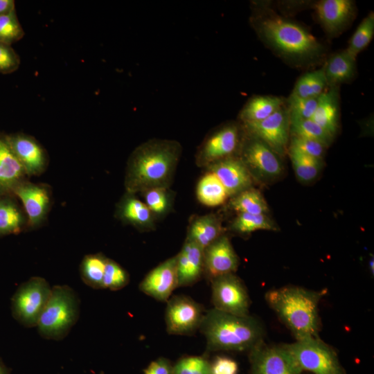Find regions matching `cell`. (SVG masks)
Here are the masks:
<instances>
[{"instance_id":"28","label":"cell","mask_w":374,"mask_h":374,"mask_svg":"<svg viewBox=\"0 0 374 374\" xmlns=\"http://www.w3.org/2000/svg\"><path fill=\"white\" fill-rule=\"evenodd\" d=\"M229 206L238 213L267 214V204L259 190L248 188L231 197Z\"/></svg>"},{"instance_id":"24","label":"cell","mask_w":374,"mask_h":374,"mask_svg":"<svg viewBox=\"0 0 374 374\" xmlns=\"http://www.w3.org/2000/svg\"><path fill=\"white\" fill-rule=\"evenodd\" d=\"M339 109L338 87H331L319 96L311 119L333 137L338 130Z\"/></svg>"},{"instance_id":"2","label":"cell","mask_w":374,"mask_h":374,"mask_svg":"<svg viewBox=\"0 0 374 374\" xmlns=\"http://www.w3.org/2000/svg\"><path fill=\"white\" fill-rule=\"evenodd\" d=\"M250 21L260 39L285 57L306 62L322 54V45L310 32L268 7H254Z\"/></svg>"},{"instance_id":"42","label":"cell","mask_w":374,"mask_h":374,"mask_svg":"<svg viewBox=\"0 0 374 374\" xmlns=\"http://www.w3.org/2000/svg\"><path fill=\"white\" fill-rule=\"evenodd\" d=\"M20 58L10 45L0 43V73H11L18 69Z\"/></svg>"},{"instance_id":"7","label":"cell","mask_w":374,"mask_h":374,"mask_svg":"<svg viewBox=\"0 0 374 374\" xmlns=\"http://www.w3.org/2000/svg\"><path fill=\"white\" fill-rule=\"evenodd\" d=\"M244 129L237 123H229L211 131L197 148L196 163L207 168L223 159L239 156L244 137Z\"/></svg>"},{"instance_id":"17","label":"cell","mask_w":374,"mask_h":374,"mask_svg":"<svg viewBox=\"0 0 374 374\" xmlns=\"http://www.w3.org/2000/svg\"><path fill=\"white\" fill-rule=\"evenodd\" d=\"M314 8L323 28L332 36L344 30L355 17V4L350 0H322Z\"/></svg>"},{"instance_id":"45","label":"cell","mask_w":374,"mask_h":374,"mask_svg":"<svg viewBox=\"0 0 374 374\" xmlns=\"http://www.w3.org/2000/svg\"><path fill=\"white\" fill-rule=\"evenodd\" d=\"M15 10V3L13 0H0V16Z\"/></svg>"},{"instance_id":"43","label":"cell","mask_w":374,"mask_h":374,"mask_svg":"<svg viewBox=\"0 0 374 374\" xmlns=\"http://www.w3.org/2000/svg\"><path fill=\"white\" fill-rule=\"evenodd\" d=\"M212 374H238V365L233 359L225 356H217L211 362Z\"/></svg>"},{"instance_id":"18","label":"cell","mask_w":374,"mask_h":374,"mask_svg":"<svg viewBox=\"0 0 374 374\" xmlns=\"http://www.w3.org/2000/svg\"><path fill=\"white\" fill-rule=\"evenodd\" d=\"M23 166L26 174H39L46 166V157L43 148L32 136L16 133L3 136Z\"/></svg>"},{"instance_id":"38","label":"cell","mask_w":374,"mask_h":374,"mask_svg":"<svg viewBox=\"0 0 374 374\" xmlns=\"http://www.w3.org/2000/svg\"><path fill=\"white\" fill-rule=\"evenodd\" d=\"M24 35V31L15 10L0 16V43L11 46Z\"/></svg>"},{"instance_id":"1","label":"cell","mask_w":374,"mask_h":374,"mask_svg":"<svg viewBox=\"0 0 374 374\" xmlns=\"http://www.w3.org/2000/svg\"><path fill=\"white\" fill-rule=\"evenodd\" d=\"M175 140L152 139L136 147L127 161L125 186L136 194L151 188H169L181 155Z\"/></svg>"},{"instance_id":"47","label":"cell","mask_w":374,"mask_h":374,"mask_svg":"<svg viewBox=\"0 0 374 374\" xmlns=\"http://www.w3.org/2000/svg\"><path fill=\"white\" fill-rule=\"evenodd\" d=\"M369 269H370L371 271H372V274H373V258L370 260Z\"/></svg>"},{"instance_id":"30","label":"cell","mask_w":374,"mask_h":374,"mask_svg":"<svg viewBox=\"0 0 374 374\" xmlns=\"http://www.w3.org/2000/svg\"><path fill=\"white\" fill-rule=\"evenodd\" d=\"M107 258L101 253L89 254L80 264V276L83 282L93 289H103V280Z\"/></svg>"},{"instance_id":"36","label":"cell","mask_w":374,"mask_h":374,"mask_svg":"<svg viewBox=\"0 0 374 374\" xmlns=\"http://www.w3.org/2000/svg\"><path fill=\"white\" fill-rule=\"evenodd\" d=\"M145 204L156 217L164 215L170 210L172 196L169 188H154L141 193Z\"/></svg>"},{"instance_id":"9","label":"cell","mask_w":374,"mask_h":374,"mask_svg":"<svg viewBox=\"0 0 374 374\" xmlns=\"http://www.w3.org/2000/svg\"><path fill=\"white\" fill-rule=\"evenodd\" d=\"M239 157L254 179L271 181L283 171L280 157L263 141L245 132Z\"/></svg>"},{"instance_id":"23","label":"cell","mask_w":374,"mask_h":374,"mask_svg":"<svg viewBox=\"0 0 374 374\" xmlns=\"http://www.w3.org/2000/svg\"><path fill=\"white\" fill-rule=\"evenodd\" d=\"M26 172L3 137H0V195L12 193Z\"/></svg>"},{"instance_id":"32","label":"cell","mask_w":374,"mask_h":374,"mask_svg":"<svg viewBox=\"0 0 374 374\" xmlns=\"http://www.w3.org/2000/svg\"><path fill=\"white\" fill-rule=\"evenodd\" d=\"M287 151L296 176L300 181L309 183L316 179L321 169V160L305 155L292 147Z\"/></svg>"},{"instance_id":"22","label":"cell","mask_w":374,"mask_h":374,"mask_svg":"<svg viewBox=\"0 0 374 374\" xmlns=\"http://www.w3.org/2000/svg\"><path fill=\"white\" fill-rule=\"evenodd\" d=\"M224 234L220 218L215 214L195 215L190 220L186 240L203 250Z\"/></svg>"},{"instance_id":"39","label":"cell","mask_w":374,"mask_h":374,"mask_svg":"<svg viewBox=\"0 0 374 374\" xmlns=\"http://www.w3.org/2000/svg\"><path fill=\"white\" fill-rule=\"evenodd\" d=\"M172 374H212L211 362L204 356H188L172 366Z\"/></svg>"},{"instance_id":"15","label":"cell","mask_w":374,"mask_h":374,"mask_svg":"<svg viewBox=\"0 0 374 374\" xmlns=\"http://www.w3.org/2000/svg\"><path fill=\"white\" fill-rule=\"evenodd\" d=\"M139 290L159 301H167L178 287L176 256L158 265L143 278Z\"/></svg>"},{"instance_id":"3","label":"cell","mask_w":374,"mask_h":374,"mask_svg":"<svg viewBox=\"0 0 374 374\" xmlns=\"http://www.w3.org/2000/svg\"><path fill=\"white\" fill-rule=\"evenodd\" d=\"M327 292V289L312 290L287 285L267 292L265 301L295 340H301L319 337V305Z\"/></svg>"},{"instance_id":"8","label":"cell","mask_w":374,"mask_h":374,"mask_svg":"<svg viewBox=\"0 0 374 374\" xmlns=\"http://www.w3.org/2000/svg\"><path fill=\"white\" fill-rule=\"evenodd\" d=\"M52 287L43 278L33 276L22 283L12 299L13 317L24 326H37Z\"/></svg>"},{"instance_id":"35","label":"cell","mask_w":374,"mask_h":374,"mask_svg":"<svg viewBox=\"0 0 374 374\" xmlns=\"http://www.w3.org/2000/svg\"><path fill=\"white\" fill-rule=\"evenodd\" d=\"M374 34V15L369 13L359 24L350 39L346 49L351 55L356 57L371 42Z\"/></svg>"},{"instance_id":"13","label":"cell","mask_w":374,"mask_h":374,"mask_svg":"<svg viewBox=\"0 0 374 374\" xmlns=\"http://www.w3.org/2000/svg\"><path fill=\"white\" fill-rule=\"evenodd\" d=\"M290 124L288 109L283 106L265 120L242 125L246 133L263 141L281 157L288 150Z\"/></svg>"},{"instance_id":"16","label":"cell","mask_w":374,"mask_h":374,"mask_svg":"<svg viewBox=\"0 0 374 374\" xmlns=\"http://www.w3.org/2000/svg\"><path fill=\"white\" fill-rule=\"evenodd\" d=\"M206 169L216 176L229 197L252 188L254 179L239 156L217 161Z\"/></svg>"},{"instance_id":"10","label":"cell","mask_w":374,"mask_h":374,"mask_svg":"<svg viewBox=\"0 0 374 374\" xmlns=\"http://www.w3.org/2000/svg\"><path fill=\"white\" fill-rule=\"evenodd\" d=\"M211 284L215 309L238 316L249 314L250 298L247 287L235 273L215 278Z\"/></svg>"},{"instance_id":"19","label":"cell","mask_w":374,"mask_h":374,"mask_svg":"<svg viewBox=\"0 0 374 374\" xmlns=\"http://www.w3.org/2000/svg\"><path fill=\"white\" fill-rule=\"evenodd\" d=\"M12 193L22 202L28 224L35 226L44 218L50 204V194L46 186L21 181Z\"/></svg>"},{"instance_id":"40","label":"cell","mask_w":374,"mask_h":374,"mask_svg":"<svg viewBox=\"0 0 374 374\" xmlns=\"http://www.w3.org/2000/svg\"><path fill=\"white\" fill-rule=\"evenodd\" d=\"M318 98H304L291 94L287 101L290 117L311 119L318 103Z\"/></svg>"},{"instance_id":"26","label":"cell","mask_w":374,"mask_h":374,"mask_svg":"<svg viewBox=\"0 0 374 374\" xmlns=\"http://www.w3.org/2000/svg\"><path fill=\"white\" fill-rule=\"evenodd\" d=\"M328 85L337 86L339 84L351 80L356 71V57L344 51L332 55L323 66Z\"/></svg>"},{"instance_id":"21","label":"cell","mask_w":374,"mask_h":374,"mask_svg":"<svg viewBox=\"0 0 374 374\" xmlns=\"http://www.w3.org/2000/svg\"><path fill=\"white\" fill-rule=\"evenodd\" d=\"M116 214L121 220L141 231H148L154 229L155 217L145 202L134 194H125L118 204Z\"/></svg>"},{"instance_id":"25","label":"cell","mask_w":374,"mask_h":374,"mask_svg":"<svg viewBox=\"0 0 374 374\" xmlns=\"http://www.w3.org/2000/svg\"><path fill=\"white\" fill-rule=\"evenodd\" d=\"M284 106L281 98L273 96H256L251 98L239 113L241 123L258 122L266 119Z\"/></svg>"},{"instance_id":"11","label":"cell","mask_w":374,"mask_h":374,"mask_svg":"<svg viewBox=\"0 0 374 374\" xmlns=\"http://www.w3.org/2000/svg\"><path fill=\"white\" fill-rule=\"evenodd\" d=\"M166 302L165 322L169 334L190 335L199 329L205 313L201 304L184 295L173 296Z\"/></svg>"},{"instance_id":"31","label":"cell","mask_w":374,"mask_h":374,"mask_svg":"<svg viewBox=\"0 0 374 374\" xmlns=\"http://www.w3.org/2000/svg\"><path fill=\"white\" fill-rule=\"evenodd\" d=\"M24 216L17 204L6 197H0V235L16 234L21 231Z\"/></svg>"},{"instance_id":"29","label":"cell","mask_w":374,"mask_h":374,"mask_svg":"<svg viewBox=\"0 0 374 374\" xmlns=\"http://www.w3.org/2000/svg\"><path fill=\"white\" fill-rule=\"evenodd\" d=\"M327 86L323 67L301 76L296 81L292 94L304 98H318L326 91Z\"/></svg>"},{"instance_id":"33","label":"cell","mask_w":374,"mask_h":374,"mask_svg":"<svg viewBox=\"0 0 374 374\" xmlns=\"http://www.w3.org/2000/svg\"><path fill=\"white\" fill-rule=\"evenodd\" d=\"M231 228L240 234H249L258 230H277L276 224L267 214L238 213L233 220Z\"/></svg>"},{"instance_id":"12","label":"cell","mask_w":374,"mask_h":374,"mask_svg":"<svg viewBox=\"0 0 374 374\" xmlns=\"http://www.w3.org/2000/svg\"><path fill=\"white\" fill-rule=\"evenodd\" d=\"M251 374H302L285 344L269 346L264 341L249 352Z\"/></svg>"},{"instance_id":"41","label":"cell","mask_w":374,"mask_h":374,"mask_svg":"<svg viewBox=\"0 0 374 374\" xmlns=\"http://www.w3.org/2000/svg\"><path fill=\"white\" fill-rule=\"evenodd\" d=\"M290 147L321 161H323L326 149L328 148L319 141L294 136H292Z\"/></svg>"},{"instance_id":"14","label":"cell","mask_w":374,"mask_h":374,"mask_svg":"<svg viewBox=\"0 0 374 374\" xmlns=\"http://www.w3.org/2000/svg\"><path fill=\"white\" fill-rule=\"evenodd\" d=\"M238 266L239 258L225 234L204 249V275L210 282L219 276L235 273Z\"/></svg>"},{"instance_id":"5","label":"cell","mask_w":374,"mask_h":374,"mask_svg":"<svg viewBox=\"0 0 374 374\" xmlns=\"http://www.w3.org/2000/svg\"><path fill=\"white\" fill-rule=\"evenodd\" d=\"M79 314L80 299L75 291L68 285H54L36 327L43 338L61 340L75 324Z\"/></svg>"},{"instance_id":"4","label":"cell","mask_w":374,"mask_h":374,"mask_svg":"<svg viewBox=\"0 0 374 374\" xmlns=\"http://www.w3.org/2000/svg\"><path fill=\"white\" fill-rule=\"evenodd\" d=\"M200 331L209 351H250L264 341L262 323L251 316H238L211 308L205 312Z\"/></svg>"},{"instance_id":"46","label":"cell","mask_w":374,"mask_h":374,"mask_svg":"<svg viewBox=\"0 0 374 374\" xmlns=\"http://www.w3.org/2000/svg\"><path fill=\"white\" fill-rule=\"evenodd\" d=\"M0 374H10L8 368L0 360Z\"/></svg>"},{"instance_id":"20","label":"cell","mask_w":374,"mask_h":374,"mask_svg":"<svg viewBox=\"0 0 374 374\" xmlns=\"http://www.w3.org/2000/svg\"><path fill=\"white\" fill-rule=\"evenodd\" d=\"M178 287L191 286L204 275V250L186 240L176 255Z\"/></svg>"},{"instance_id":"44","label":"cell","mask_w":374,"mask_h":374,"mask_svg":"<svg viewBox=\"0 0 374 374\" xmlns=\"http://www.w3.org/2000/svg\"><path fill=\"white\" fill-rule=\"evenodd\" d=\"M172 366L168 359L159 357L148 366L143 374H172Z\"/></svg>"},{"instance_id":"37","label":"cell","mask_w":374,"mask_h":374,"mask_svg":"<svg viewBox=\"0 0 374 374\" xmlns=\"http://www.w3.org/2000/svg\"><path fill=\"white\" fill-rule=\"evenodd\" d=\"M130 282L127 271L114 260L107 258L103 280V288L116 291L125 287Z\"/></svg>"},{"instance_id":"6","label":"cell","mask_w":374,"mask_h":374,"mask_svg":"<svg viewBox=\"0 0 374 374\" xmlns=\"http://www.w3.org/2000/svg\"><path fill=\"white\" fill-rule=\"evenodd\" d=\"M302 371L312 374H346L335 350L319 337L286 344Z\"/></svg>"},{"instance_id":"27","label":"cell","mask_w":374,"mask_h":374,"mask_svg":"<svg viewBox=\"0 0 374 374\" xmlns=\"http://www.w3.org/2000/svg\"><path fill=\"white\" fill-rule=\"evenodd\" d=\"M196 194L199 202L207 206H220L229 197L221 182L210 171H207L198 181Z\"/></svg>"},{"instance_id":"34","label":"cell","mask_w":374,"mask_h":374,"mask_svg":"<svg viewBox=\"0 0 374 374\" xmlns=\"http://www.w3.org/2000/svg\"><path fill=\"white\" fill-rule=\"evenodd\" d=\"M290 132L292 136L315 140L328 147L332 136L312 119L290 117Z\"/></svg>"},{"instance_id":"48","label":"cell","mask_w":374,"mask_h":374,"mask_svg":"<svg viewBox=\"0 0 374 374\" xmlns=\"http://www.w3.org/2000/svg\"><path fill=\"white\" fill-rule=\"evenodd\" d=\"M1 137V136H0Z\"/></svg>"}]
</instances>
